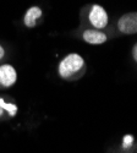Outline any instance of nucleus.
I'll list each match as a JSON object with an SVG mask.
<instances>
[{
    "mask_svg": "<svg viewBox=\"0 0 137 153\" xmlns=\"http://www.w3.org/2000/svg\"><path fill=\"white\" fill-rule=\"evenodd\" d=\"M84 71V60L77 53H71L63 58L58 65V74L61 79L72 81L81 77Z\"/></svg>",
    "mask_w": 137,
    "mask_h": 153,
    "instance_id": "f257e3e1",
    "label": "nucleus"
},
{
    "mask_svg": "<svg viewBox=\"0 0 137 153\" xmlns=\"http://www.w3.org/2000/svg\"><path fill=\"white\" fill-rule=\"evenodd\" d=\"M88 21L96 30H103L107 27L109 17L105 9L102 5L94 4L91 6V10L88 12Z\"/></svg>",
    "mask_w": 137,
    "mask_h": 153,
    "instance_id": "f03ea898",
    "label": "nucleus"
},
{
    "mask_svg": "<svg viewBox=\"0 0 137 153\" xmlns=\"http://www.w3.org/2000/svg\"><path fill=\"white\" fill-rule=\"evenodd\" d=\"M118 28L124 34L137 33V12H127L118 21Z\"/></svg>",
    "mask_w": 137,
    "mask_h": 153,
    "instance_id": "7ed1b4c3",
    "label": "nucleus"
},
{
    "mask_svg": "<svg viewBox=\"0 0 137 153\" xmlns=\"http://www.w3.org/2000/svg\"><path fill=\"white\" fill-rule=\"evenodd\" d=\"M17 81L16 69L10 64H3L0 65V87L9 88L12 87Z\"/></svg>",
    "mask_w": 137,
    "mask_h": 153,
    "instance_id": "20e7f679",
    "label": "nucleus"
},
{
    "mask_svg": "<svg viewBox=\"0 0 137 153\" xmlns=\"http://www.w3.org/2000/svg\"><path fill=\"white\" fill-rule=\"evenodd\" d=\"M82 39L88 43V44H103L107 42L108 37L104 32L101 30H96V28H88L84 30L82 33Z\"/></svg>",
    "mask_w": 137,
    "mask_h": 153,
    "instance_id": "39448f33",
    "label": "nucleus"
},
{
    "mask_svg": "<svg viewBox=\"0 0 137 153\" xmlns=\"http://www.w3.org/2000/svg\"><path fill=\"white\" fill-rule=\"evenodd\" d=\"M43 15V10L39 6H31L23 17V23L27 28H34L37 26V21H38Z\"/></svg>",
    "mask_w": 137,
    "mask_h": 153,
    "instance_id": "423d86ee",
    "label": "nucleus"
},
{
    "mask_svg": "<svg viewBox=\"0 0 137 153\" xmlns=\"http://www.w3.org/2000/svg\"><path fill=\"white\" fill-rule=\"evenodd\" d=\"M132 56H133V59H135V61L137 62V43L133 45V48H132Z\"/></svg>",
    "mask_w": 137,
    "mask_h": 153,
    "instance_id": "0eeeda50",
    "label": "nucleus"
},
{
    "mask_svg": "<svg viewBox=\"0 0 137 153\" xmlns=\"http://www.w3.org/2000/svg\"><path fill=\"white\" fill-rule=\"evenodd\" d=\"M4 56H5V49H4V47L1 44H0V61L4 59Z\"/></svg>",
    "mask_w": 137,
    "mask_h": 153,
    "instance_id": "6e6552de",
    "label": "nucleus"
},
{
    "mask_svg": "<svg viewBox=\"0 0 137 153\" xmlns=\"http://www.w3.org/2000/svg\"><path fill=\"white\" fill-rule=\"evenodd\" d=\"M131 141H132V137H131V136H126V137H125V143H124V147H127V145L130 146Z\"/></svg>",
    "mask_w": 137,
    "mask_h": 153,
    "instance_id": "1a4fd4ad",
    "label": "nucleus"
}]
</instances>
